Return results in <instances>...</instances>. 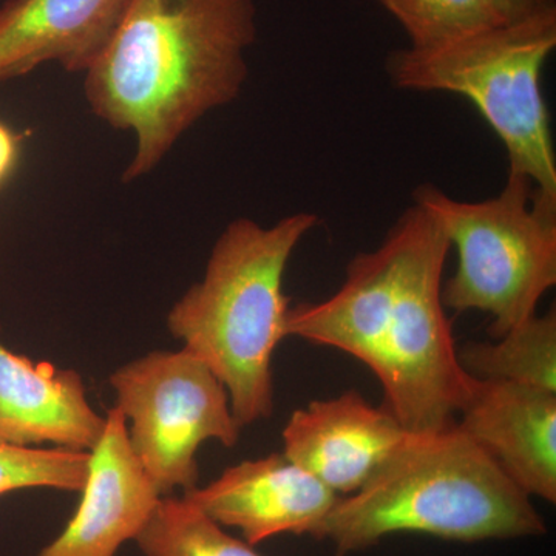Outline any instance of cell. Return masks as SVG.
<instances>
[{"label": "cell", "mask_w": 556, "mask_h": 556, "mask_svg": "<svg viewBox=\"0 0 556 556\" xmlns=\"http://www.w3.org/2000/svg\"><path fill=\"white\" fill-rule=\"evenodd\" d=\"M546 530L530 496L455 422L408 431L361 489L339 497L317 540L346 555L396 533L477 543Z\"/></svg>", "instance_id": "obj_3"}, {"label": "cell", "mask_w": 556, "mask_h": 556, "mask_svg": "<svg viewBox=\"0 0 556 556\" xmlns=\"http://www.w3.org/2000/svg\"><path fill=\"white\" fill-rule=\"evenodd\" d=\"M407 33L409 49L445 46L501 24L490 0H379Z\"/></svg>", "instance_id": "obj_16"}, {"label": "cell", "mask_w": 556, "mask_h": 556, "mask_svg": "<svg viewBox=\"0 0 556 556\" xmlns=\"http://www.w3.org/2000/svg\"><path fill=\"white\" fill-rule=\"evenodd\" d=\"M144 556H262L185 497L163 496L135 536Z\"/></svg>", "instance_id": "obj_15"}, {"label": "cell", "mask_w": 556, "mask_h": 556, "mask_svg": "<svg viewBox=\"0 0 556 556\" xmlns=\"http://www.w3.org/2000/svg\"><path fill=\"white\" fill-rule=\"evenodd\" d=\"M89 452L0 442V496L39 486L80 493L89 477Z\"/></svg>", "instance_id": "obj_17"}, {"label": "cell", "mask_w": 556, "mask_h": 556, "mask_svg": "<svg viewBox=\"0 0 556 556\" xmlns=\"http://www.w3.org/2000/svg\"><path fill=\"white\" fill-rule=\"evenodd\" d=\"M105 417L91 408L75 369L35 364L0 343V442L16 447L90 452L100 441Z\"/></svg>", "instance_id": "obj_13"}, {"label": "cell", "mask_w": 556, "mask_h": 556, "mask_svg": "<svg viewBox=\"0 0 556 556\" xmlns=\"http://www.w3.org/2000/svg\"><path fill=\"white\" fill-rule=\"evenodd\" d=\"M556 47V9L501 22L437 49L394 51L387 62L402 90L466 98L507 152L508 174L556 201V156L541 76Z\"/></svg>", "instance_id": "obj_5"}, {"label": "cell", "mask_w": 556, "mask_h": 556, "mask_svg": "<svg viewBox=\"0 0 556 556\" xmlns=\"http://www.w3.org/2000/svg\"><path fill=\"white\" fill-rule=\"evenodd\" d=\"M130 0H5L0 5V86L56 62L68 73L93 67Z\"/></svg>", "instance_id": "obj_12"}, {"label": "cell", "mask_w": 556, "mask_h": 556, "mask_svg": "<svg viewBox=\"0 0 556 556\" xmlns=\"http://www.w3.org/2000/svg\"><path fill=\"white\" fill-rule=\"evenodd\" d=\"M116 407L130 420L135 455L161 496L199 482L197 450L208 439L236 447L241 424L217 376L188 350L153 351L110 376Z\"/></svg>", "instance_id": "obj_7"}, {"label": "cell", "mask_w": 556, "mask_h": 556, "mask_svg": "<svg viewBox=\"0 0 556 556\" xmlns=\"http://www.w3.org/2000/svg\"><path fill=\"white\" fill-rule=\"evenodd\" d=\"M415 204L457 252L455 276L442 288L445 308L490 314L493 339L536 316L541 299L556 285V201L521 175L508 174L492 199L455 200L424 185Z\"/></svg>", "instance_id": "obj_6"}, {"label": "cell", "mask_w": 556, "mask_h": 556, "mask_svg": "<svg viewBox=\"0 0 556 556\" xmlns=\"http://www.w3.org/2000/svg\"><path fill=\"white\" fill-rule=\"evenodd\" d=\"M20 159V141L16 135L0 123V186L7 181Z\"/></svg>", "instance_id": "obj_19"}, {"label": "cell", "mask_w": 556, "mask_h": 556, "mask_svg": "<svg viewBox=\"0 0 556 556\" xmlns=\"http://www.w3.org/2000/svg\"><path fill=\"white\" fill-rule=\"evenodd\" d=\"M457 417V426L526 495L555 504L556 393L475 378L470 397Z\"/></svg>", "instance_id": "obj_11"}, {"label": "cell", "mask_w": 556, "mask_h": 556, "mask_svg": "<svg viewBox=\"0 0 556 556\" xmlns=\"http://www.w3.org/2000/svg\"><path fill=\"white\" fill-rule=\"evenodd\" d=\"M408 431L357 391L295 409L283 428V455L340 496L361 489Z\"/></svg>", "instance_id": "obj_10"}, {"label": "cell", "mask_w": 556, "mask_h": 556, "mask_svg": "<svg viewBox=\"0 0 556 556\" xmlns=\"http://www.w3.org/2000/svg\"><path fill=\"white\" fill-rule=\"evenodd\" d=\"M457 354L473 378L506 380L556 393L555 309L530 317L496 343H467Z\"/></svg>", "instance_id": "obj_14"}, {"label": "cell", "mask_w": 556, "mask_h": 556, "mask_svg": "<svg viewBox=\"0 0 556 556\" xmlns=\"http://www.w3.org/2000/svg\"><path fill=\"white\" fill-rule=\"evenodd\" d=\"M503 22L526 20L533 14L556 9L555 0H490Z\"/></svg>", "instance_id": "obj_18"}, {"label": "cell", "mask_w": 556, "mask_h": 556, "mask_svg": "<svg viewBox=\"0 0 556 556\" xmlns=\"http://www.w3.org/2000/svg\"><path fill=\"white\" fill-rule=\"evenodd\" d=\"M450 249L441 226L415 204L378 249L351 260L336 294L289 311L288 336L367 365L383 407L413 433L455 424L475 386L442 303Z\"/></svg>", "instance_id": "obj_1"}, {"label": "cell", "mask_w": 556, "mask_h": 556, "mask_svg": "<svg viewBox=\"0 0 556 556\" xmlns=\"http://www.w3.org/2000/svg\"><path fill=\"white\" fill-rule=\"evenodd\" d=\"M318 217L295 212L263 228L254 219L230 222L212 248L203 280L192 285L167 316L185 350L217 376L241 427L274 412L273 356L288 338L285 270Z\"/></svg>", "instance_id": "obj_4"}, {"label": "cell", "mask_w": 556, "mask_h": 556, "mask_svg": "<svg viewBox=\"0 0 556 556\" xmlns=\"http://www.w3.org/2000/svg\"><path fill=\"white\" fill-rule=\"evenodd\" d=\"M75 515L36 556H116L135 540L161 496L130 445L127 419L110 408Z\"/></svg>", "instance_id": "obj_9"}, {"label": "cell", "mask_w": 556, "mask_h": 556, "mask_svg": "<svg viewBox=\"0 0 556 556\" xmlns=\"http://www.w3.org/2000/svg\"><path fill=\"white\" fill-rule=\"evenodd\" d=\"M255 38L254 0H130L84 78L91 112L134 134L126 185L155 170L208 112L239 98Z\"/></svg>", "instance_id": "obj_2"}, {"label": "cell", "mask_w": 556, "mask_h": 556, "mask_svg": "<svg viewBox=\"0 0 556 556\" xmlns=\"http://www.w3.org/2000/svg\"><path fill=\"white\" fill-rule=\"evenodd\" d=\"M222 527L257 546L280 535L316 538L340 495L283 453L248 459L219 478L182 493Z\"/></svg>", "instance_id": "obj_8"}]
</instances>
